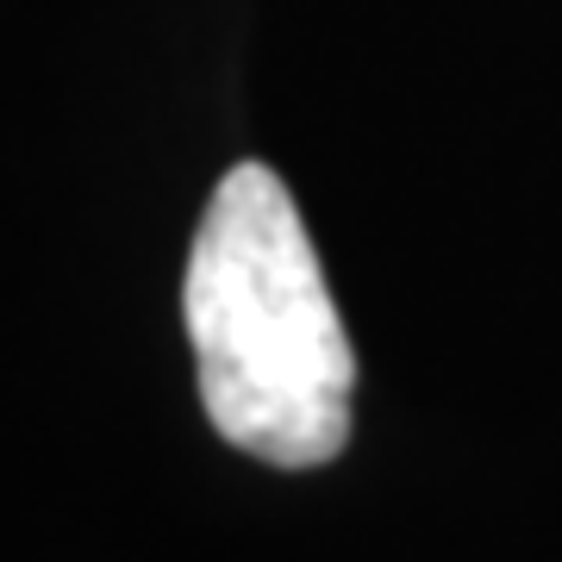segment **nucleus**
<instances>
[{
  "mask_svg": "<svg viewBox=\"0 0 562 562\" xmlns=\"http://www.w3.org/2000/svg\"><path fill=\"white\" fill-rule=\"evenodd\" d=\"M181 313L206 419L232 450L319 469L350 443L357 350L276 169H225L188 250Z\"/></svg>",
  "mask_w": 562,
  "mask_h": 562,
  "instance_id": "f257e3e1",
  "label": "nucleus"
}]
</instances>
